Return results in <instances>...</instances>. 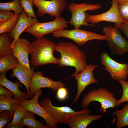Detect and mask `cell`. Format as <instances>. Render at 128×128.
<instances>
[{
  "label": "cell",
  "mask_w": 128,
  "mask_h": 128,
  "mask_svg": "<svg viewBox=\"0 0 128 128\" xmlns=\"http://www.w3.org/2000/svg\"><path fill=\"white\" fill-rule=\"evenodd\" d=\"M0 10L6 11H12L21 14L24 11L21 6L20 0H14L6 3H0Z\"/></svg>",
  "instance_id": "27"
},
{
  "label": "cell",
  "mask_w": 128,
  "mask_h": 128,
  "mask_svg": "<svg viewBox=\"0 0 128 128\" xmlns=\"http://www.w3.org/2000/svg\"><path fill=\"white\" fill-rule=\"evenodd\" d=\"M114 114L117 119L116 128L128 126V103L124 105L122 109L116 110Z\"/></svg>",
  "instance_id": "24"
},
{
  "label": "cell",
  "mask_w": 128,
  "mask_h": 128,
  "mask_svg": "<svg viewBox=\"0 0 128 128\" xmlns=\"http://www.w3.org/2000/svg\"><path fill=\"white\" fill-rule=\"evenodd\" d=\"M68 22L63 18H57L49 22H38L26 28L23 32L30 33L37 38H40L49 33L64 29L68 27Z\"/></svg>",
  "instance_id": "8"
},
{
  "label": "cell",
  "mask_w": 128,
  "mask_h": 128,
  "mask_svg": "<svg viewBox=\"0 0 128 128\" xmlns=\"http://www.w3.org/2000/svg\"><path fill=\"white\" fill-rule=\"evenodd\" d=\"M103 32L107 37L111 55H123L128 53V41L117 28L110 26L105 27Z\"/></svg>",
  "instance_id": "6"
},
{
  "label": "cell",
  "mask_w": 128,
  "mask_h": 128,
  "mask_svg": "<svg viewBox=\"0 0 128 128\" xmlns=\"http://www.w3.org/2000/svg\"><path fill=\"white\" fill-rule=\"evenodd\" d=\"M99 67L95 64H87L82 71L74 77L77 82V91L73 100L74 102L78 101L82 92L87 86L91 84L98 83L97 80L94 77L93 73L95 69Z\"/></svg>",
  "instance_id": "14"
},
{
  "label": "cell",
  "mask_w": 128,
  "mask_h": 128,
  "mask_svg": "<svg viewBox=\"0 0 128 128\" xmlns=\"http://www.w3.org/2000/svg\"><path fill=\"white\" fill-rule=\"evenodd\" d=\"M19 64L12 53L0 56V74L10 69H13Z\"/></svg>",
  "instance_id": "20"
},
{
  "label": "cell",
  "mask_w": 128,
  "mask_h": 128,
  "mask_svg": "<svg viewBox=\"0 0 128 128\" xmlns=\"http://www.w3.org/2000/svg\"><path fill=\"white\" fill-rule=\"evenodd\" d=\"M20 15V14L14 13L9 20L0 25V35L4 33L9 34L15 27Z\"/></svg>",
  "instance_id": "26"
},
{
  "label": "cell",
  "mask_w": 128,
  "mask_h": 128,
  "mask_svg": "<svg viewBox=\"0 0 128 128\" xmlns=\"http://www.w3.org/2000/svg\"><path fill=\"white\" fill-rule=\"evenodd\" d=\"M52 33L53 36L55 37H62L69 38L80 46L84 45L87 41L92 40L107 41L108 40L106 36L79 29L72 30L64 29L55 31Z\"/></svg>",
  "instance_id": "7"
},
{
  "label": "cell",
  "mask_w": 128,
  "mask_h": 128,
  "mask_svg": "<svg viewBox=\"0 0 128 128\" xmlns=\"http://www.w3.org/2000/svg\"><path fill=\"white\" fill-rule=\"evenodd\" d=\"M34 67L33 66L29 68L19 64L13 69L12 72L10 75L11 78L16 77L21 83L24 84L29 97L30 84L32 78L35 72Z\"/></svg>",
  "instance_id": "16"
},
{
  "label": "cell",
  "mask_w": 128,
  "mask_h": 128,
  "mask_svg": "<svg viewBox=\"0 0 128 128\" xmlns=\"http://www.w3.org/2000/svg\"><path fill=\"white\" fill-rule=\"evenodd\" d=\"M0 95H6L10 96L13 98L14 97V94L11 91L1 85H0Z\"/></svg>",
  "instance_id": "35"
},
{
  "label": "cell",
  "mask_w": 128,
  "mask_h": 128,
  "mask_svg": "<svg viewBox=\"0 0 128 128\" xmlns=\"http://www.w3.org/2000/svg\"><path fill=\"white\" fill-rule=\"evenodd\" d=\"M14 40L8 33H4L0 36V56L11 54V45Z\"/></svg>",
  "instance_id": "23"
},
{
  "label": "cell",
  "mask_w": 128,
  "mask_h": 128,
  "mask_svg": "<svg viewBox=\"0 0 128 128\" xmlns=\"http://www.w3.org/2000/svg\"><path fill=\"white\" fill-rule=\"evenodd\" d=\"M28 112L20 104H17L14 110L13 120L12 122L8 123L6 128H10L13 125L20 123L22 119L27 114Z\"/></svg>",
  "instance_id": "25"
},
{
  "label": "cell",
  "mask_w": 128,
  "mask_h": 128,
  "mask_svg": "<svg viewBox=\"0 0 128 128\" xmlns=\"http://www.w3.org/2000/svg\"><path fill=\"white\" fill-rule=\"evenodd\" d=\"M14 112L8 110L0 114V128H3L7 124L10 123L12 119Z\"/></svg>",
  "instance_id": "30"
},
{
  "label": "cell",
  "mask_w": 128,
  "mask_h": 128,
  "mask_svg": "<svg viewBox=\"0 0 128 128\" xmlns=\"http://www.w3.org/2000/svg\"><path fill=\"white\" fill-rule=\"evenodd\" d=\"M114 27L117 28L124 34L128 41V22L119 24L115 23Z\"/></svg>",
  "instance_id": "34"
},
{
  "label": "cell",
  "mask_w": 128,
  "mask_h": 128,
  "mask_svg": "<svg viewBox=\"0 0 128 128\" xmlns=\"http://www.w3.org/2000/svg\"><path fill=\"white\" fill-rule=\"evenodd\" d=\"M55 51L59 52L61 55L58 65L59 66H69L75 68L74 73L69 77H74L82 71L87 65L84 53L78 46L72 43H58Z\"/></svg>",
  "instance_id": "1"
},
{
  "label": "cell",
  "mask_w": 128,
  "mask_h": 128,
  "mask_svg": "<svg viewBox=\"0 0 128 128\" xmlns=\"http://www.w3.org/2000/svg\"><path fill=\"white\" fill-rule=\"evenodd\" d=\"M35 114L29 111L27 114L21 119L20 123L28 128H50L47 125L43 124V121L39 122L35 118Z\"/></svg>",
  "instance_id": "21"
},
{
  "label": "cell",
  "mask_w": 128,
  "mask_h": 128,
  "mask_svg": "<svg viewBox=\"0 0 128 128\" xmlns=\"http://www.w3.org/2000/svg\"><path fill=\"white\" fill-rule=\"evenodd\" d=\"M42 95L41 90L39 89L35 92L32 98L26 100L20 104L27 110L36 114L43 118L46 124L50 128H56L57 123L38 102V99Z\"/></svg>",
  "instance_id": "11"
},
{
  "label": "cell",
  "mask_w": 128,
  "mask_h": 128,
  "mask_svg": "<svg viewBox=\"0 0 128 128\" xmlns=\"http://www.w3.org/2000/svg\"><path fill=\"white\" fill-rule=\"evenodd\" d=\"M13 13L9 11H0V25L9 20L13 15Z\"/></svg>",
  "instance_id": "32"
},
{
  "label": "cell",
  "mask_w": 128,
  "mask_h": 128,
  "mask_svg": "<svg viewBox=\"0 0 128 128\" xmlns=\"http://www.w3.org/2000/svg\"><path fill=\"white\" fill-rule=\"evenodd\" d=\"M56 44L45 38H37L30 43L31 57L30 62L33 66L50 64L58 65L60 58L54 56Z\"/></svg>",
  "instance_id": "2"
},
{
  "label": "cell",
  "mask_w": 128,
  "mask_h": 128,
  "mask_svg": "<svg viewBox=\"0 0 128 128\" xmlns=\"http://www.w3.org/2000/svg\"><path fill=\"white\" fill-rule=\"evenodd\" d=\"M101 64L104 69L115 81L126 80L128 76V64L118 63L111 58L106 52L102 53L101 56Z\"/></svg>",
  "instance_id": "9"
},
{
  "label": "cell",
  "mask_w": 128,
  "mask_h": 128,
  "mask_svg": "<svg viewBox=\"0 0 128 128\" xmlns=\"http://www.w3.org/2000/svg\"><path fill=\"white\" fill-rule=\"evenodd\" d=\"M21 5L29 17L37 18L33 7L34 0H20Z\"/></svg>",
  "instance_id": "28"
},
{
  "label": "cell",
  "mask_w": 128,
  "mask_h": 128,
  "mask_svg": "<svg viewBox=\"0 0 128 128\" xmlns=\"http://www.w3.org/2000/svg\"><path fill=\"white\" fill-rule=\"evenodd\" d=\"M103 116L102 114L91 115L89 113L78 114L72 116L66 124L71 128H86L92 122L99 119Z\"/></svg>",
  "instance_id": "18"
},
{
  "label": "cell",
  "mask_w": 128,
  "mask_h": 128,
  "mask_svg": "<svg viewBox=\"0 0 128 128\" xmlns=\"http://www.w3.org/2000/svg\"><path fill=\"white\" fill-rule=\"evenodd\" d=\"M7 71L0 74V85L4 86L13 93L14 99L23 101L29 99L30 97L28 93L23 92L19 89V87H22V85L20 83L17 81L15 82H12L6 78L5 74Z\"/></svg>",
  "instance_id": "19"
},
{
  "label": "cell",
  "mask_w": 128,
  "mask_h": 128,
  "mask_svg": "<svg viewBox=\"0 0 128 128\" xmlns=\"http://www.w3.org/2000/svg\"><path fill=\"white\" fill-rule=\"evenodd\" d=\"M118 82L121 84L123 90L122 96L119 100H116V106L118 107L122 103L128 102V82L124 80H119Z\"/></svg>",
  "instance_id": "29"
},
{
  "label": "cell",
  "mask_w": 128,
  "mask_h": 128,
  "mask_svg": "<svg viewBox=\"0 0 128 128\" xmlns=\"http://www.w3.org/2000/svg\"><path fill=\"white\" fill-rule=\"evenodd\" d=\"M101 8V5L99 4H92L86 3L77 4L71 3L67 7V9L70 11L71 14V19L68 23L74 26L75 29H79L82 25L94 26L93 24H89L88 22L87 17L88 13L86 12L88 10L94 11Z\"/></svg>",
  "instance_id": "5"
},
{
  "label": "cell",
  "mask_w": 128,
  "mask_h": 128,
  "mask_svg": "<svg viewBox=\"0 0 128 128\" xmlns=\"http://www.w3.org/2000/svg\"><path fill=\"white\" fill-rule=\"evenodd\" d=\"M24 126L21 124L19 123L13 125L10 128H24Z\"/></svg>",
  "instance_id": "36"
},
{
  "label": "cell",
  "mask_w": 128,
  "mask_h": 128,
  "mask_svg": "<svg viewBox=\"0 0 128 128\" xmlns=\"http://www.w3.org/2000/svg\"><path fill=\"white\" fill-rule=\"evenodd\" d=\"M34 5L37 8V16L46 14L55 18L61 17V13L67 5L65 0H34Z\"/></svg>",
  "instance_id": "10"
},
{
  "label": "cell",
  "mask_w": 128,
  "mask_h": 128,
  "mask_svg": "<svg viewBox=\"0 0 128 128\" xmlns=\"http://www.w3.org/2000/svg\"><path fill=\"white\" fill-rule=\"evenodd\" d=\"M118 10L122 18L126 22H128V1L119 4Z\"/></svg>",
  "instance_id": "31"
},
{
  "label": "cell",
  "mask_w": 128,
  "mask_h": 128,
  "mask_svg": "<svg viewBox=\"0 0 128 128\" xmlns=\"http://www.w3.org/2000/svg\"><path fill=\"white\" fill-rule=\"evenodd\" d=\"M23 102L9 96L0 95V112L6 110L14 112L16 105Z\"/></svg>",
  "instance_id": "22"
},
{
  "label": "cell",
  "mask_w": 128,
  "mask_h": 128,
  "mask_svg": "<svg viewBox=\"0 0 128 128\" xmlns=\"http://www.w3.org/2000/svg\"><path fill=\"white\" fill-rule=\"evenodd\" d=\"M38 22L37 18L28 17L24 10L20 14L15 27L9 34L10 37L14 40L11 47L14 42L18 40L21 34L25 29Z\"/></svg>",
  "instance_id": "17"
},
{
  "label": "cell",
  "mask_w": 128,
  "mask_h": 128,
  "mask_svg": "<svg viewBox=\"0 0 128 128\" xmlns=\"http://www.w3.org/2000/svg\"><path fill=\"white\" fill-rule=\"evenodd\" d=\"M40 104L50 116L59 123L66 124L74 115L79 114L90 113L91 111L87 108L80 111H76L68 106L57 107L52 104L51 100L46 97L42 99Z\"/></svg>",
  "instance_id": "4"
},
{
  "label": "cell",
  "mask_w": 128,
  "mask_h": 128,
  "mask_svg": "<svg viewBox=\"0 0 128 128\" xmlns=\"http://www.w3.org/2000/svg\"><path fill=\"white\" fill-rule=\"evenodd\" d=\"M68 91L66 88L64 87L59 88L57 91L56 96L59 100L62 101L65 100L68 95Z\"/></svg>",
  "instance_id": "33"
},
{
  "label": "cell",
  "mask_w": 128,
  "mask_h": 128,
  "mask_svg": "<svg viewBox=\"0 0 128 128\" xmlns=\"http://www.w3.org/2000/svg\"><path fill=\"white\" fill-rule=\"evenodd\" d=\"M65 86V84L61 82L55 81L48 77H44L42 72L37 71L34 72L32 78L30 87V97L32 98L35 92L42 88H49L57 91L60 88Z\"/></svg>",
  "instance_id": "12"
},
{
  "label": "cell",
  "mask_w": 128,
  "mask_h": 128,
  "mask_svg": "<svg viewBox=\"0 0 128 128\" xmlns=\"http://www.w3.org/2000/svg\"><path fill=\"white\" fill-rule=\"evenodd\" d=\"M117 0H112V5L106 12L95 15L87 14V20L89 23L94 24L102 21L112 22L119 24L126 22L121 17L118 10Z\"/></svg>",
  "instance_id": "13"
},
{
  "label": "cell",
  "mask_w": 128,
  "mask_h": 128,
  "mask_svg": "<svg viewBox=\"0 0 128 128\" xmlns=\"http://www.w3.org/2000/svg\"><path fill=\"white\" fill-rule=\"evenodd\" d=\"M12 54L18 60L19 64L30 68L28 55L31 51L30 43L25 38H20L12 46Z\"/></svg>",
  "instance_id": "15"
},
{
  "label": "cell",
  "mask_w": 128,
  "mask_h": 128,
  "mask_svg": "<svg viewBox=\"0 0 128 128\" xmlns=\"http://www.w3.org/2000/svg\"><path fill=\"white\" fill-rule=\"evenodd\" d=\"M119 4H123L124 3L128 1V0H117Z\"/></svg>",
  "instance_id": "37"
},
{
  "label": "cell",
  "mask_w": 128,
  "mask_h": 128,
  "mask_svg": "<svg viewBox=\"0 0 128 128\" xmlns=\"http://www.w3.org/2000/svg\"><path fill=\"white\" fill-rule=\"evenodd\" d=\"M127 82H128V80L127 81Z\"/></svg>",
  "instance_id": "38"
},
{
  "label": "cell",
  "mask_w": 128,
  "mask_h": 128,
  "mask_svg": "<svg viewBox=\"0 0 128 128\" xmlns=\"http://www.w3.org/2000/svg\"><path fill=\"white\" fill-rule=\"evenodd\" d=\"M116 100L114 94L108 89L102 87L91 90L85 96L81 103V106L87 108L90 104L97 101L101 104L100 110L103 114L107 112V109L112 108L114 110L116 106Z\"/></svg>",
  "instance_id": "3"
}]
</instances>
